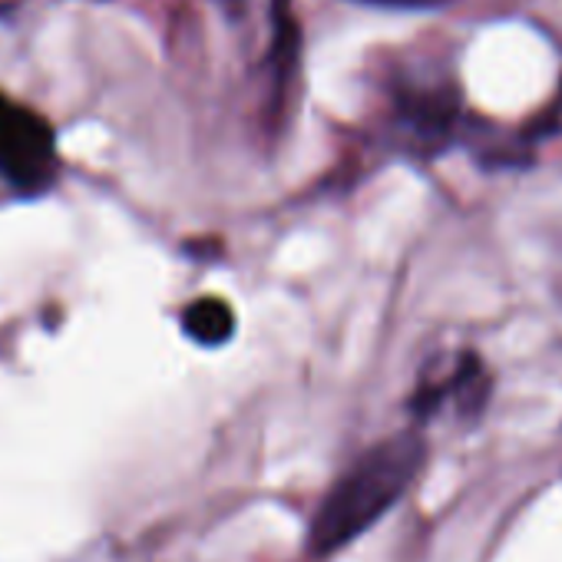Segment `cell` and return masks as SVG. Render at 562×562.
<instances>
[{
    "label": "cell",
    "mask_w": 562,
    "mask_h": 562,
    "mask_svg": "<svg viewBox=\"0 0 562 562\" xmlns=\"http://www.w3.org/2000/svg\"><path fill=\"white\" fill-rule=\"evenodd\" d=\"M453 97L443 87H404L397 93V116L401 126L427 146L447 139L453 126Z\"/></svg>",
    "instance_id": "obj_3"
},
{
    "label": "cell",
    "mask_w": 562,
    "mask_h": 562,
    "mask_svg": "<svg viewBox=\"0 0 562 562\" xmlns=\"http://www.w3.org/2000/svg\"><path fill=\"white\" fill-rule=\"evenodd\" d=\"M57 169L47 120L0 93V179L18 189H44Z\"/></svg>",
    "instance_id": "obj_2"
},
{
    "label": "cell",
    "mask_w": 562,
    "mask_h": 562,
    "mask_svg": "<svg viewBox=\"0 0 562 562\" xmlns=\"http://www.w3.org/2000/svg\"><path fill=\"white\" fill-rule=\"evenodd\" d=\"M364 4H374V8H394V11H430V8L447 4V0H364Z\"/></svg>",
    "instance_id": "obj_5"
},
{
    "label": "cell",
    "mask_w": 562,
    "mask_h": 562,
    "mask_svg": "<svg viewBox=\"0 0 562 562\" xmlns=\"http://www.w3.org/2000/svg\"><path fill=\"white\" fill-rule=\"evenodd\" d=\"M424 460L427 443L417 430L394 434L361 453L325 493L308 536L312 552L328 555L371 529L411 490Z\"/></svg>",
    "instance_id": "obj_1"
},
{
    "label": "cell",
    "mask_w": 562,
    "mask_h": 562,
    "mask_svg": "<svg viewBox=\"0 0 562 562\" xmlns=\"http://www.w3.org/2000/svg\"><path fill=\"white\" fill-rule=\"evenodd\" d=\"M182 331H186V338H192L202 348H218L235 335V315H232L228 302L205 295V299H195L182 312Z\"/></svg>",
    "instance_id": "obj_4"
}]
</instances>
